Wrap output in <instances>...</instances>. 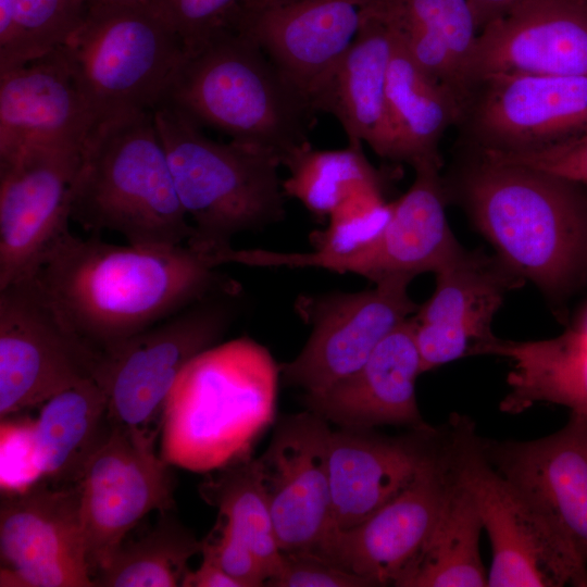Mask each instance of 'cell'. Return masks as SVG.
I'll return each mask as SVG.
<instances>
[{
	"mask_svg": "<svg viewBox=\"0 0 587 587\" xmlns=\"http://www.w3.org/2000/svg\"><path fill=\"white\" fill-rule=\"evenodd\" d=\"M475 154L492 162L530 167L587 186V135L538 150L511 153L475 151Z\"/></svg>",
	"mask_w": 587,
	"mask_h": 587,
	"instance_id": "37",
	"label": "cell"
},
{
	"mask_svg": "<svg viewBox=\"0 0 587 587\" xmlns=\"http://www.w3.org/2000/svg\"><path fill=\"white\" fill-rule=\"evenodd\" d=\"M479 444L489 463L533 497L587 560V415L571 413L564 427L539 439Z\"/></svg>",
	"mask_w": 587,
	"mask_h": 587,
	"instance_id": "23",
	"label": "cell"
},
{
	"mask_svg": "<svg viewBox=\"0 0 587 587\" xmlns=\"http://www.w3.org/2000/svg\"><path fill=\"white\" fill-rule=\"evenodd\" d=\"M373 7L426 75L458 98L465 93L479 33L467 0H375Z\"/></svg>",
	"mask_w": 587,
	"mask_h": 587,
	"instance_id": "28",
	"label": "cell"
},
{
	"mask_svg": "<svg viewBox=\"0 0 587 587\" xmlns=\"http://www.w3.org/2000/svg\"><path fill=\"white\" fill-rule=\"evenodd\" d=\"M33 278L65 319L99 349L204 298L240 295V285L187 245H114L64 233Z\"/></svg>",
	"mask_w": 587,
	"mask_h": 587,
	"instance_id": "1",
	"label": "cell"
},
{
	"mask_svg": "<svg viewBox=\"0 0 587 587\" xmlns=\"http://www.w3.org/2000/svg\"><path fill=\"white\" fill-rule=\"evenodd\" d=\"M483 528L476 503L459 480L452 462V477L437 523L424 548L396 586H488V574L479 552Z\"/></svg>",
	"mask_w": 587,
	"mask_h": 587,
	"instance_id": "31",
	"label": "cell"
},
{
	"mask_svg": "<svg viewBox=\"0 0 587 587\" xmlns=\"http://www.w3.org/2000/svg\"><path fill=\"white\" fill-rule=\"evenodd\" d=\"M460 123L473 151L524 152L587 135V75L488 77Z\"/></svg>",
	"mask_w": 587,
	"mask_h": 587,
	"instance_id": "13",
	"label": "cell"
},
{
	"mask_svg": "<svg viewBox=\"0 0 587 587\" xmlns=\"http://www.w3.org/2000/svg\"><path fill=\"white\" fill-rule=\"evenodd\" d=\"M1 495V587H95L78 484Z\"/></svg>",
	"mask_w": 587,
	"mask_h": 587,
	"instance_id": "14",
	"label": "cell"
},
{
	"mask_svg": "<svg viewBox=\"0 0 587 587\" xmlns=\"http://www.w3.org/2000/svg\"><path fill=\"white\" fill-rule=\"evenodd\" d=\"M580 187L476 154L459 184L473 223L499 259L554 300L587 279V197Z\"/></svg>",
	"mask_w": 587,
	"mask_h": 587,
	"instance_id": "2",
	"label": "cell"
},
{
	"mask_svg": "<svg viewBox=\"0 0 587 587\" xmlns=\"http://www.w3.org/2000/svg\"><path fill=\"white\" fill-rule=\"evenodd\" d=\"M266 586L374 587L367 578L344 570L311 551L283 553L279 570Z\"/></svg>",
	"mask_w": 587,
	"mask_h": 587,
	"instance_id": "39",
	"label": "cell"
},
{
	"mask_svg": "<svg viewBox=\"0 0 587 587\" xmlns=\"http://www.w3.org/2000/svg\"><path fill=\"white\" fill-rule=\"evenodd\" d=\"M436 274L432 297L413 319L423 373L463 357L491 339L504 296L523 278L500 259L462 250Z\"/></svg>",
	"mask_w": 587,
	"mask_h": 587,
	"instance_id": "21",
	"label": "cell"
},
{
	"mask_svg": "<svg viewBox=\"0 0 587 587\" xmlns=\"http://www.w3.org/2000/svg\"><path fill=\"white\" fill-rule=\"evenodd\" d=\"M280 1H284V0H253L252 3L246 10V12L251 11V10L261 9V8H264V7H267V5H272V4L278 3Z\"/></svg>",
	"mask_w": 587,
	"mask_h": 587,
	"instance_id": "45",
	"label": "cell"
},
{
	"mask_svg": "<svg viewBox=\"0 0 587 587\" xmlns=\"http://www.w3.org/2000/svg\"><path fill=\"white\" fill-rule=\"evenodd\" d=\"M102 350L83 338L30 277L0 289V416L98 380Z\"/></svg>",
	"mask_w": 587,
	"mask_h": 587,
	"instance_id": "10",
	"label": "cell"
},
{
	"mask_svg": "<svg viewBox=\"0 0 587 587\" xmlns=\"http://www.w3.org/2000/svg\"><path fill=\"white\" fill-rule=\"evenodd\" d=\"M153 117L179 200L192 222L187 246L216 264V257L233 248L235 236L285 217L282 163L275 154L213 140L167 105H157Z\"/></svg>",
	"mask_w": 587,
	"mask_h": 587,
	"instance_id": "6",
	"label": "cell"
},
{
	"mask_svg": "<svg viewBox=\"0 0 587 587\" xmlns=\"http://www.w3.org/2000/svg\"><path fill=\"white\" fill-rule=\"evenodd\" d=\"M449 427L389 437L373 429L332 430L333 530L353 527L405 489L446 449Z\"/></svg>",
	"mask_w": 587,
	"mask_h": 587,
	"instance_id": "19",
	"label": "cell"
},
{
	"mask_svg": "<svg viewBox=\"0 0 587 587\" xmlns=\"http://www.w3.org/2000/svg\"><path fill=\"white\" fill-rule=\"evenodd\" d=\"M80 150L30 148L0 159V289L33 277L68 229Z\"/></svg>",
	"mask_w": 587,
	"mask_h": 587,
	"instance_id": "15",
	"label": "cell"
},
{
	"mask_svg": "<svg viewBox=\"0 0 587 587\" xmlns=\"http://www.w3.org/2000/svg\"><path fill=\"white\" fill-rule=\"evenodd\" d=\"M187 218L153 110L100 120L80 150L71 221L114 232L130 245L170 248L191 238Z\"/></svg>",
	"mask_w": 587,
	"mask_h": 587,
	"instance_id": "4",
	"label": "cell"
},
{
	"mask_svg": "<svg viewBox=\"0 0 587 587\" xmlns=\"http://www.w3.org/2000/svg\"><path fill=\"white\" fill-rule=\"evenodd\" d=\"M482 354L505 358L512 365L503 411L521 412L544 401L587 415V345L573 328L542 340L494 336L475 351V355Z\"/></svg>",
	"mask_w": 587,
	"mask_h": 587,
	"instance_id": "29",
	"label": "cell"
},
{
	"mask_svg": "<svg viewBox=\"0 0 587 587\" xmlns=\"http://www.w3.org/2000/svg\"><path fill=\"white\" fill-rule=\"evenodd\" d=\"M110 429L108 397L98 380L85 379L50 397L33 422L41 479L77 485Z\"/></svg>",
	"mask_w": 587,
	"mask_h": 587,
	"instance_id": "30",
	"label": "cell"
},
{
	"mask_svg": "<svg viewBox=\"0 0 587 587\" xmlns=\"http://www.w3.org/2000/svg\"><path fill=\"white\" fill-rule=\"evenodd\" d=\"M170 512H161L158 523L142 536L124 539L108 566L93 577L95 586H180L189 559L201 551V540Z\"/></svg>",
	"mask_w": 587,
	"mask_h": 587,
	"instance_id": "34",
	"label": "cell"
},
{
	"mask_svg": "<svg viewBox=\"0 0 587 587\" xmlns=\"http://www.w3.org/2000/svg\"><path fill=\"white\" fill-rule=\"evenodd\" d=\"M240 295L204 298L102 349L98 382L113 427L159 435L167 396L182 370L218 344Z\"/></svg>",
	"mask_w": 587,
	"mask_h": 587,
	"instance_id": "9",
	"label": "cell"
},
{
	"mask_svg": "<svg viewBox=\"0 0 587 587\" xmlns=\"http://www.w3.org/2000/svg\"><path fill=\"white\" fill-rule=\"evenodd\" d=\"M283 166L289 172L283 180L286 197L297 199L317 217L328 216L360 190L382 188L379 173L367 160L362 145L319 150L309 142L290 154Z\"/></svg>",
	"mask_w": 587,
	"mask_h": 587,
	"instance_id": "33",
	"label": "cell"
},
{
	"mask_svg": "<svg viewBox=\"0 0 587 587\" xmlns=\"http://www.w3.org/2000/svg\"><path fill=\"white\" fill-rule=\"evenodd\" d=\"M330 435L310 410L283 416L257 458L282 553L314 552L333 530Z\"/></svg>",
	"mask_w": 587,
	"mask_h": 587,
	"instance_id": "16",
	"label": "cell"
},
{
	"mask_svg": "<svg viewBox=\"0 0 587 587\" xmlns=\"http://www.w3.org/2000/svg\"><path fill=\"white\" fill-rule=\"evenodd\" d=\"M455 474L491 545L488 586L587 587V560L545 509L487 460L469 420L451 422Z\"/></svg>",
	"mask_w": 587,
	"mask_h": 587,
	"instance_id": "7",
	"label": "cell"
},
{
	"mask_svg": "<svg viewBox=\"0 0 587 587\" xmlns=\"http://www.w3.org/2000/svg\"><path fill=\"white\" fill-rule=\"evenodd\" d=\"M279 376L270 351L250 338L199 353L167 396L161 458L205 474L252 457L255 442L274 423Z\"/></svg>",
	"mask_w": 587,
	"mask_h": 587,
	"instance_id": "3",
	"label": "cell"
},
{
	"mask_svg": "<svg viewBox=\"0 0 587 587\" xmlns=\"http://www.w3.org/2000/svg\"><path fill=\"white\" fill-rule=\"evenodd\" d=\"M157 437L111 426L78 482L92 579L143 516L174 505L172 465L155 452Z\"/></svg>",
	"mask_w": 587,
	"mask_h": 587,
	"instance_id": "12",
	"label": "cell"
},
{
	"mask_svg": "<svg viewBox=\"0 0 587 587\" xmlns=\"http://www.w3.org/2000/svg\"><path fill=\"white\" fill-rule=\"evenodd\" d=\"M159 104L233 141L275 154L282 166L310 142L315 114L259 46L236 29L185 52Z\"/></svg>",
	"mask_w": 587,
	"mask_h": 587,
	"instance_id": "5",
	"label": "cell"
},
{
	"mask_svg": "<svg viewBox=\"0 0 587 587\" xmlns=\"http://www.w3.org/2000/svg\"><path fill=\"white\" fill-rule=\"evenodd\" d=\"M395 30L370 7L355 39L309 97L312 109L339 122L349 145L366 143L387 159L386 88Z\"/></svg>",
	"mask_w": 587,
	"mask_h": 587,
	"instance_id": "26",
	"label": "cell"
},
{
	"mask_svg": "<svg viewBox=\"0 0 587 587\" xmlns=\"http://www.w3.org/2000/svg\"><path fill=\"white\" fill-rule=\"evenodd\" d=\"M504 74L587 75V0H526L485 26L466 67L471 95Z\"/></svg>",
	"mask_w": 587,
	"mask_h": 587,
	"instance_id": "18",
	"label": "cell"
},
{
	"mask_svg": "<svg viewBox=\"0 0 587 587\" xmlns=\"http://www.w3.org/2000/svg\"><path fill=\"white\" fill-rule=\"evenodd\" d=\"M578 337L587 345V311L584 313L582 320L573 327Z\"/></svg>",
	"mask_w": 587,
	"mask_h": 587,
	"instance_id": "44",
	"label": "cell"
},
{
	"mask_svg": "<svg viewBox=\"0 0 587 587\" xmlns=\"http://www.w3.org/2000/svg\"><path fill=\"white\" fill-rule=\"evenodd\" d=\"M85 9L97 4L147 3V0H82Z\"/></svg>",
	"mask_w": 587,
	"mask_h": 587,
	"instance_id": "43",
	"label": "cell"
},
{
	"mask_svg": "<svg viewBox=\"0 0 587 587\" xmlns=\"http://www.w3.org/2000/svg\"><path fill=\"white\" fill-rule=\"evenodd\" d=\"M441 163L413 166L415 177L398 200L377 241L346 266L376 283L392 275L414 277L437 273L463 249L454 238L446 216V188Z\"/></svg>",
	"mask_w": 587,
	"mask_h": 587,
	"instance_id": "25",
	"label": "cell"
},
{
	"mask_svg": "<svg viewBox=\"0 0 587 587\" xmlns=\"http://www.w3.org/2000/svg\"><path fill=\"white\" fill-rule=\"evenodd\" d=\"M84 13L82 0H0V72L62 46Z\"/></svg>",
	"mask_w": 587,
	"mask_h": 587,
	"instance_id": "35",
	"label": "cell"
},
{
	"mask_svg": "<svg viewBox=\"0 0 587 587\" xmlns=\"http://www.w3.org/2000/svg\"><path fill=\"white\" fill-rule=\"evenodd\" d=\"M412 277L387 276L372 289L302 296L296 303L312 332L300 353L279 364L283 380L304 394L321 392L351 375L375 348L420 308L408 288Z\"/></svg>",
	"mask_w": 587,
	"mask_h": 587,
	"instance_id": "11",
	"label": "cell"
},
{
	"mask_svg": "<svg viewBox=\"0 0 587 587\" xmlns=\"http://www.w3.org/2000/svg\"><path fill=\"white\" fill-rule=\"evenodd\" d=\"M33 421H4L1 423V494L28 489L41 480L38 466Z\"/></svg>",
	"mask_w": 587,
	"mask_h": 587,
	"instance_id": "38",
	"label": "cell"
},
{
	"mask_svg": "<svg viewBox=\"0 0 587 587\" xmlns=\"http://www.w3.org/2000/svg\"><path fill=\"white\" fill-rule=\"evenodd\" d=\"M462 117L455 96L415 64L395 30L386 88L387 159L412 166L441 163L439 142Z\"/></svg>",
	"mask_w": 587,
	"mask_h": 587,
	"instance_id": "27",
	"label": "cell"
},
{
	"mask_svg": "<svg viewBox=\"0 0 587 587\" xmlns=\"http://www.w3.org/2000/svg\"><path fill=\"white\" fill-rule=\"evenodd\" d=\"M253 0H147L179 37L185 51H191L213 36L236 29Z\"/></svg>",
	"mask_w": 587,
	"mask_h": 587,
	"instance_id": "36",
	"label": "cell"
},
{
	"mask_svg": "<svg viewBox=\"0 0 587 587\" xmlns=\"http://www.w3.org/2000/svg\"><path fill=\"white\" fill-rule=\"evenodd\" d=\"M413 316L395 328L363 365L317 394H304L308 410L340 428L427 425L419 410L415 384L422 374Z\"/></svg>",
	"mask_w": 587,
	"mask_h": 587,
	"instance_id": "24",
	"label": "cell"
},
{
	"mask_svg": "<svg viewBox=\"0 0 587 587\" xmlns=\"http://www.w3.org/2000/svg\"><path fill=\"white\" fill-rule=\"evenodd\" d=\"M374 1L284 0L245 12L236 30L251 38L309 101L355 39Z\"/></svg>",
	"mask_w": 587,
	"mask_h": 587,
	"instance_id": "22",
	"label": "cell"
},
{
	"mask_svg": "<svg viewBox=\"0 0 587 587\" xmlns=\"http://www.w3.org/2000/svg\"><path fill=\"white\" fill-rule=\"evenodd\" d=\"M452 477L451 434L446 449L389 502L360 524L334 529L314 551L371 580L396 586L424 548Z\"/></svg>",
	"mask_w": 587,
	"mask_h": 587,
	"instance_id": "17",
	"label": "cell"
},
{
	"mask_svg": "<svg viewBox=\"0 0 587 587\" xmlns=\"http://www.w3.org/2000/svg\"><path fill=\"white\" fill-rule=\"evenodd\" d=\"M183 587H242L228 575L215 560L202 553V562L196 571L188 570L182 582Z\"/></svg>",
	"mask_w": 587,
	"mask_h": 587,
	"instance_id": "41",
	"label": "cell"
},
{
	"mask_svg": "<svg viewBox=\"0 0 587 587\" xmlns=\"http://www.w3.org/2000/svg\"><path fill=\"white\" fill-rule=\"evenodd\" d=\"M98 122L61 46L0 72V159L30 148L82 150Z\"/></svg>",
	"mask_w": 587,
	"mask_h": 587,
	"instance_id": "20",
	"label": "cell"
},
{
	"mask_svg": "<svg viewBox=\"0 0 587 587\" xmlns=\"http://www.w3.org/2000/svg\"><path fill=\"white\" fill-rule=\"evenodd\" d=\"M199 492L255 553L267 572V582L275 576L283 553L257 459L249 457L205 473Z\"/></svg>",
	"mask_w": 587,
	"mask_h": 587,
	"instance_id": "32",
	"label": "cell"
},
{
	"mask_svg": "<svg viewBox=\"0 0 587 587\" xmlns=\"http://www.w3.org/2000/svg\"><path fill=\"white\" fill-rule=\"evenodd\" d=\"M61 47L99 121L152 111L186 52L147 3L86 7Z\"/></svg>",
	"mask_w": 587,
	"mask_h": 587,
	"instance_id": "8",
	"label": "cell"
},
{
	"mask_svg": "<svg viewBox=\"0 0 587 587\" xmlns=\"http://www.w3.org/2000/svg\"><path fill=\"white\" fill-rule=\"evenodd\" d=\"M524 1L526 0H467L478 32Z\"/></svg>",
	"mask_w": 587,
	"mask_h": 587,
	"instance_id": "42",
	"label": "cell"
},
{
	"mask_svg": "<svg viewBox=\"0 0 587 587\" xmlns=\"http://www.w3.org/2000/svg\"><path fill=\"white\" fill-rule=\"evenodd\" d=\"M201 553L215 562L242 587L266 586L268 575L248 544L220 517L210 535L201 540Z\"/></svg>",
	"mask_w": 587,
	"mask_h": 587,
	"instance_id": "40",
	"label": "cell"
}]
</instances>
